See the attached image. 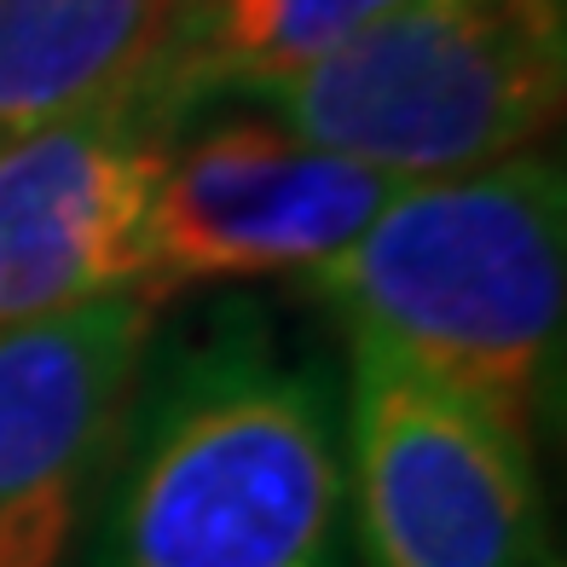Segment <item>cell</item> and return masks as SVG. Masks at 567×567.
I'll return each mask as SVG.
<instances>
[{"mask_svg": "<svg viewBox=\"0 0 567 567\" xmlns=\"http://www.w3.org/2000/svg\"><path fill=\"white\" fill-rule=\"evenodd\" d=\"M87 567H348L342 405L261 307L151 342Z\"/></svg>", "mask_w": 567, "mask_h": 567, "instance_id": "6da1fadb", "label": "cell"}, {"mask_svg": "<svg viewBox=\"0 0 567 567\" xmlns=\"http://www.w3.org/2000/svg\"><path fill=\"white\" fill-rule=\"evenodd\" d=\"M348 348L423 377L533 446L567 313V179L556 157L405 179L359 238L301 278Z\"/></svg>", "mask_w": 567, "mask_h": 567, "instance_id": "7a4b0ae2", "label": "cell"}, {"mask_svg": "<svg viewBox=\"0 0 567 567\" xmlns=\"http://www.w3.org/2000/svg\"><path fill=\"white\" fill-rule=\"evenodd\" d=\"M561 0H405L249 99L319 151L394 179H452L533 151L561 116Z\"/></svg>", "mask_w": 567, "mask_h": 567, "instance_id": "3957f363", "label": "cell"}, {"mask_svg": "<svg viewBox=\"0 0 567 567\" xmlns=\"http://www.w3.org/2000/svg\"><path fill=\"white\" fill-rule=\"evenodd\" d=\"M342 457L359 567H538L545 556L533 446L371 348H353Z\"/></svg>", "mask_w": 567, "mask_h": 567, "instance_id": "277c9868", "label": "cell"}, {"mask_svg": "<svg viewBox=\"0 0 567 567\" xmlns=\"http://www.w3.org/2000/svg\"><path fill=\"white\" fill-rule=\"evenodd\" d=\"M157 307L122 290L0 337V567H75L122 457Z\"/></svg>", "mask_w": 567, "mask_h": 567, "instance_id": "5b68a950", "label": "cell"}, {"mask_svg": "<svg viewBox=\"0 0 567 567\" xmlns=\"http://www.w3.org/2000/svg\"><path fill=\"white\" fill-rule=\"evenodd\" d=\"M405 179L319 151L267 122H215L168 151L145 215L140 296L197 284L313 278L365 231Z\"/></svg>", "mask_w": 567, "mask_h": 567, "instance_id": "8992f818", "label": "cell"}, {"mask_svg": "<svg viewBox=\"0 0 567 567\" xmlns=\"http://www.w3.org/2000/svg\"><path fill=\"white\" fill-rule=\"evenodd\" d=\"M174 122L134 87L0 145V337L140 290Z\"/></svg>", "mask_w": 567, "mask_h": 567, "instance_id": "52a82bcc", "label": "cell"}, {"mask_svg": "<svg viewBox=\"0 0 567 567\" xmlns=\"http://www.w3.org/2000/svg\"><path fill=\"white\" fill-rule=\"evenodd\" d=\"M192 0H0V145L145 87Z\"/></svg>", "mask_w": 567, "mask_h": 567, "instance_id": "ba28073f", "label": "cell"}, {"mask_svg": "<svg viewBox=\"0 0 567 567\" xmlns=\"http://www.w3.org/2000/svg\"><path fill=\"white\" fill-rule=\"evenodd\" d=\"M405 0H192L163 64L145 75V99L174 127L215 93H255L313 70Z\"/></svg>", "mask_w": 567, "mask_h": 567, "instance_id": "9c48e42d", "label": "cell"}]
</instances>
